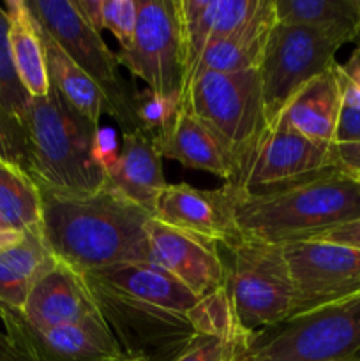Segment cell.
Instances as JSON below:
<instances>
[{"label":"cell","mask_w":360,"mask_h":361,"mask_svg":"<svg viewBox=\"0 0 360 361\" xmlns=\"http://www.w3.org/2000/svg\"><path fill=\"white\" fill-rule=\"evenodd\" d=\"M7 14L4 6H0V118L13 140L18 150V157H23V122L25 113L30 104V95L21 85L14 69L13 56L7 39Z\"/></svg>","instance_id":"83f0119b"},{"label":"cell","mask_w":360,"mask_h":361,"mask_svg":"<svg viewBox=\"0 0 360 361\" xmlns=\"http://www.w3.org/2000/svg\"><path fill=\"white\" fill-rule=\"evenodd\" d=\"M99 123L74 109L55 88L30 99L20 168L41 192L87 196L106 187Z\"/></svg>","instance_id":"7a4b0ae2"},{"label":"cell","mask_w":360,"mask_h":361,"mask_svg":"<svg viewBox=\"0 0 360 361\" xmlns=\"http://www.w3.org/2000/svg\"><path fill=\"white\" fill-rule=\"evenodd\" d=\"M247 353L258 361H334L360 355V295L260 331Z\"/></svg>","instance_id":"52a82bcc"},{"label":"cell","mask_w":360,"mask_h":361,"mask_svg":"<svg viewBox=\"0 0 360 361\" xmlns=\"http://www.w3.org/2000/svg\"><path fill=\"white\" fill-rule=\"evenodd\" d=\"M85 277L138 302L164 310L191 314V310L201 302L200 296L194 295L187 286L154 261L116 264L85 274Z\"/></svg>","instance_id":"ffe728a7"},{"label":"cell","mask_w":360,"mask_h":361,"mask_svg":"<svg viewBox=\"0 0 360 361\" xmlns=\"http://www.w3.org/2000/svg\"><path fill=\"white\" fill-rule=\"evenodd\" d=\"M6 335L18 355L39 361H116L124 358L119 342L101 314L55 328L30 326L20 312L0 309Z\"/></svg>","instance_id":"7c38bea8"},{"label":"cell","mask_w":360,"mask_h":361,"mask_svg":"<svg viewBox=\"0 0 360 361\" xmlns=\"http://www.w3.org/2000/svg\"><path fill=\"white\" fill-rule=\"evenodd\" d=\"M360 219V180L337 169L289 189L247 194L236 187L240 240L289 245Z\"/></svg>","instance_id":"3957f363"},{"label":"cell","mask_w":360,"mask_h":361,"mask_svg":"<svg viewBox=\"0 0 360 361\" xmlns=\"http://www.w3.org/2000/svg\"><path fill=\"white\" fill-rule=\"evenodd\" d=\"M97 312L83 275L56 261L30 289L20 314L30 326L44 330L76 323Z\"/></svg>","instance_id":"ac0fdd59"},{"label":"cell","mask_w":360,"mask_h":361,"mask_svg":"<svg viewBox=\"0 0 360 361\" xmlns=\"http://www.w3.org/2000/svg\"><path fill=\"white\" fill-rule=\"evenodd\" d=\"M25 235L27 233L14 231V229H0V254L18 245L25 238Z\"/></svg>","instance_id":"d590c367"},{"label":"cell","mask_w":360,"mask_h":361,"mask_svg":"<svg viewBox=\"0 0 360 361\" xmlns=\"http://www.w3.org/2000/svg\"><path fill=\"white\" fill-rule=\"evenodd\" d=\"M148 243L154 263L179 279L200 298L224 286L221 247L173 229L154 217L148 222Z\"/></svg>","instance_id":"9a60e30c"},{"label":"cell","mask_w":360,"mask_h":361,"mask_svg":"<svg viewBox=\"0 0 360 361\" xmlns=\"http://www.w3.org/2000/svg\"><path fill=\"white\" fill-rule=\"evenodd\" d=\"M356 11H359V23H360V0H355ZM359 39H360V30H359Z\"/></svg>","instance_id":"60d3db41"},{"label":"cell","mask_w":360,"mask_h":361,"mask_svg":"<svg viewBox=\"0 0 360 361\" xmlns=\"http://www.w3.org/2000/svg\"><path fill=\"white\" fill-rule=\"evenodd\" d=\"M247 344L219 337H198L173 361H233Z\"/></svg>","instance_id":"f546056e"},{"label":"cell","mask_w":360,"mask_h":361,"mask_svg":"<svg viewBox=\"0 0 360 361\" xmlns=\"http://www.w3.org/2000/svg\"><path fill=\"white\" fill-rule=\"evenodd\" d=\"M342 106L360 108V46L352 53L348 62L335 66Z\"/></svg>","instance_id":"4dcf8cb0"},{"label":"cell","mask_w":360,"mask_h":361,"mask_svg":"<svg viewBox=\"0 0 360 361\" xmlns=\"http://www.w3.org/2000/svg\"><path fill=\"white\" fill-rule=\"evenodd\" d=\"M4 361H39V360H34V358H28V356H23V355H18L16 351H13V355L9 356L7 360Z\"/></svg>","instance_id":"f35d334b"},{"label":"cell","mask_w":360,"mask_h":361,"mask_svg":"<svg viewBox=\"0 0 360 361\" xmlns=\"http://www.w3.org/2000/svg\"><path fill=\"white\" fill-rule=\"evenodd\" d=\"M116 361H140V360H133V358H126V356H124V358H120V360H116Z\"/></svg>","instance_id":"b9f144b4"},{"label":"cell","mask_w":360,"mask_h":361,"mask_svg":"<svg viewBox=\"0 0 360 361\" xmlns=\"http://www.w3.org/2000/svg\"><path fill=\"white\" fill-rule=\"evenodd\" d=\"M236 187L196 189L189 183H168L152 217L173 229L215 243L221 249L239 242L235 224Z\"/></svg>","instance_id":"5bb4252c"},{"label":"cell","mask_w":360,"mask_h":361,"mask_svg":"<svg viewBox=\"0 0 360 361\" xmlns=\"http://www.w3.org/2000/svg\"><path fill=\"white\" fill-rule=\"evenodd\" d=\"M330 155L332 166L337 171L360 180V143H334Z\"/></svg>","instance_id":"1f68e13d"},{"label":"cell","mask_w":360,"mask_h":361,"mask_svg":"<svg viewBox=\"0 0 360 361\" xmlns=\"http://www.w3.org/2000/svg\"><path fill=\"white\" fill-rule=\"evenodd\" d=\"M330 147L275 123L265 134L239 189L247 194H268L309 182L334 169Z\"/></svg>","instance_id":"4fadbf2b"},{"label":"cell","mask_w":360,"mask_h":361,"mask_svg":"<svg viewBox=\"0 0 360 361\" xmlns=\"http://www.w3.org/2000/svg\"><path fill=\"white\" fill-rule=\"evenodd\" d=\"M335 66L300 88L282 109L275 123H281L293 133L316 143L334 145L342 109L341 87Z\"/></svg>","instance_id":"44dd1931"},{"label":"cell","mask_w":360,"mask_h":361,"mask_svg":"<svg viewBox=\"0 0 360 361\" xmlns=\"http://www.w3.org/2000/svg\"><path fill=\"white\" fill-rule=\"evenodd\" d=\"M334 361H360V355H359V356H352V358H344V360H334Z\"/></svg>","instance_id":"ab89813d"},{"label":"cell","mask_w":360,"mask_h":361,"mask_svg":"<svg viewBox=\"0 0 360 361\" xmlns=\"http://www.w3.org/2000/svg\"><path fill=\"white\" fill-rule=\"evenodd\" d=\"M41 236L56 261L81 275L126 263L154 261L152 215L106 183L87 196L41 192Z\"/></svg>","instance_id":"6da1fadb"},{"label":"cell","mask_w":360,"mask_h":361,"mask_svg":"<svg viewBox=\"0 0 360 361\" xmlns=\"http://www.w3.org/2000/svg\"><path fill=\"white\" fill-rule=\"evenodd\" d=\"M275 23L335 32L349 41L359 39L355 0H274Z\"/></svg>","instance_id":"484cf974"},{"label":"cell","mask_w":360,"mask_h":361,"mask_svg":"<svg viewBox=\"0 0 360 361\" xmlns=\"http://www.w3.org/2000/svg\"><path fill=\"white\" fill-rule=\"evenodd\" d=\"M27 6L35 21L101 88L108 99L109 116L122 127V133L141 129L134 111L136 90L120 76L116 53L106 46L101 32L81 18L74 0H27Z\"/></svg>","instance_id":"8992f818"},{"label":"cell","mask_w":360,"mask_h":361,"mask_svg":"<svg viewBox=\"0 0 360 361\" xmlns=\"http://www.w3.org/2000/svg\"><path fill=\"white\" fill-rule=\"evenodd\" d=\"M334 143H360V108L342 106Z\"/></svg>","instance_id":"836d02e7"},{"label":"cell","mask_w":360,"mask_h":361,"mask_svg":"<svg viewBox=\"0 0 360 361\" xmlns=\"http://www.w3.org/2000/svg\"><path fill=\"white\" fill-rule=\"evenodd\" d=\"M138 20L136 0H104L102 2V30H109L120 49L133 41Z\"/></svg>","instance_id":"f1b7e54d"},{"label":"cell","mask_w":360,"mask_h":361,"mask_svg":"<svg viewBox=\"0 0 360 361\" xmlns=\"http://www.w3.org/2000/svg\"><path fill=\"white\" fill-rule=\"evenodd\" d=\"M136 4L133 41L116 53L119 63L155 95L180 102L186 69L175 0H136Z\"/></svg>","instance_id":"30bf717a"},{"label":"cell","mask_w":360,"mask_h":361,"mask_svg":"<svg viewBox=\"0 0 360 361\" xmlns=\"http://www.w3.org/2000/svg\"><path fill=\"white\" fill-rule=\"evenodd\" d=\"M233 361H258V360L253 358V356H251L249 353H247V349H242V351H240L239 355H236V358L233 360Z\"/></svg>","instance_id":"74e56055"},{"label":"cell","mask_w":360,"mask_h":361,"mask_svg":"<svg viewBox=\"0 0 360 361\" xmlns=\"http://www.w3.org/2000/svg\"><path fill=\"white\" fill-rule=\"evenodd\" d=\"M55 263L41 233H27L18 245L0 254V309L21 312L30 289Z\"/></svg>","instance_id":"cb8c5ba5"},{"label":"cell","mask_w":360,"mask_h":361,"mask_svg":"<svg viewBox=\"0 0 360 361\" xmlns=\"http://www.w3.org/2000/svg\"><path fill=\"white\" fill-rule=\"evenodd\" d=\"M39 32H41L42 44H44L49 85L81 115L99 123L104 113L109 115V104L106 95L74 63V60L60 48L59 42L41 25H39Z\"/></svg>","instance_id":"d4e9b609"},{"label":"cell","mask_w":360,"mask_h":361,"mask_svg":"<svg viewBox=\"0 0 360 361\" xmlns=\"http://www.w3.org/2000/svg\"><path fill=\"white\" fill-rule=\"evenodd\" d=\"M13 355V348H11L9 337L6 335V331L0 330V361L7 360Z\"/></svg>","instance_id":"8d00e7d4"},{"label":"cell","mask_w":360,"mask_h":361,"mask_svg":"<svg viewBox=\"0 0 360 361\" xmlns=\"http://www.w3.org/2000/svg\"><path fill=\"white\" fill-rule=\"evenodd\" d=\"M4 9L9 23L7 39L18 78L32 99L44 97L52 85L37 21L32 16L27 0H7Z\"/></svg>","instance_id":"603a6c76"},{"label":"cell","mask_w":360,"mask_h":361,"mask_svg":"<svg viewBox=\"0 0 360 361\" xmlns=\"http://www.w3.org/2000/svg\"><path fill=\"white\" fill-rule=\"evenodd\" d=\"M224 250V291L240 334L253 338L288 321L295 293L282 245L239 240Z\"/></svg>","instance_id":"5b68a950"},{"label":"cell","mask_w":360,"mask_h":361,"mask_svg":"<svg viewBox=\"0 0 360 361\" xmlns=\"http://www.w3.org/2000/svg\"><path fill=\"white\" fill-rule=\"evenodd\" d=\"M0 219L7 229L41 233V190L20 166L4 159H0Z\"/></svg>","instance_id":"4316f807"},{"label":"cell","mask_w":360,"mask_h":361,"mask_svg":"<svg viewBox=\"0 0 360 361\" xmlns=\"http://www.w3.org/2000/svg\"><path fill=\"white\" fill-rule=\"evenodd\" d=\"M106 180L126 200L154 215L159 196L168 187L154 134L141 129L122 133L119 152L106 164Z\"/></svg>","instance_id":"e0dca14e"},{"label":"cell","mask_w":360,"mask_h":361,"mask_svg":"<svg viewBox=\"0 0 360 361\" xmlns=\"http://www.w3.org/2000/svg\"><path fill=\"white\" fill-rule=\"evenodd\" d=\"M85 281L99 314L126 358L173 361L198 337H203L198 334L191 314L159 309L113 291L88 277H85Z\"/></svg>","instance_id":"ba28073f"},{"label":"cell","mask_w":360,"mask_h":361,"mask_svg":"<svg viewBox=\"0 0 360 361\" xmlns=\"http://www.w3.org/2000/svg\"><path fill=\"white\" fill-rule=\"evenodd\" d=\"M0 229H7L6 226H4V222H2V219H0Z\"/></svg>","instance_id":"7bdbcfd3"},{"label":"cell","mask_w":360,"mask_h":361,"mask_svg":"<svg viewBox=\"0 0 360 361\" xmlns=\"http://www.w3.org/2000/svg\"><path fill=\"white\" fill-rule=\"evenodd\" d=\"M311 240H318V242H327L335 243V245H344L349 249L360 250V219L356 221L348 222V224L337 226L328 231L321 233V235L314 236Z\"/></svg>","instance_id":"d6a6232c"},{"label":"cell","mask_w":360,"mask_h":361,"mask_svg":"<svg viewBox=\"0 0 360 361\" xmlns=\"http://www.w3.org/2000/svg\"><path fill=\"white\" fill-rule=\"evenodd\" d=\"M346 42L352 41L335 32L274 25L258 69L268 126H275L300 88L337 63L335 53Z\"/></svg>","instance_id":"9c48e42d"},{"label":"cell","mask_w":360,"mask_h":361,"mask_svg":"<svg viewBox=\"0 0 360 361\" xmlns=\"http://www.w3.org/2000/svg\"><path fill=\"white\" fill-rule=\"evenodd\" d=\"M102 2L104 0H74L81 18L97 32L102 30Z\"/></svg>","instance_id":"e575fe53"},{"label":"cell","mask_w":360,"mask_h":361,"mask_svg":"<svg viewBox=\"0 0 360 361\" xmlns=\"http://www.w3.org/2000/svg\"><path fill=\"white\" fill-rule=\"evenodd\" d=\"M265 0H175L184 46V87L201 53L212 42L235 34L261 11Z\"/></svg>","instance_id":"2e32d148"},{"label":"cell","mask_w":360,"mask_h":361,"mask_svg":"<svg viewBox=\"0 0 360 361\" xmlns=\"http://www.w3.org/2000/svg\"><path fill=\"white\" fill-rule=\"evenodd\" d=\"M179 104L189 109L221 141L235 168V182L229 185H242L254 154L270 129L260 73L200 74L184 88Z\"/></svg>","instance_id":"277c9868"},{"label":"cell","mask_w":360,"mask_h":361,"mask_svg":"<svg viewBox=\"0 0 360 361\" xmlns=\"http://www.w3.org/2000/svg\"><path fill=\"white\" fill-rule=\"evenodd\" d=\"M154 137L162 157L210 173L226 183L235 182V168L221 141L184 106L179 104L172 120Z\"/></svg>","instance_id":"d6986e66"},{"label":"cell","mask_w":360,"mask_h":361,"mask_svg":"<svg viewBox=\"0 0 360 361\" xmlns=\"http://www.w3.org/2000/svg\"><path fill=\"white\" fill-rule=\"evenodd\" d=\"M282 250L295 293L292 317L360 295V250L318 240L289 243Z\"/></svg>","instance_id":"8fae6325"},{"label":"cell","mask_w":360,"mask_h":361,"mask_svg":"<svg viewBox=\"0 0 360 361\" xmlns=\"http://www.w3.org/2000/svg\"><path fill=\"white\" fill-rule=\"evenodd\" d=\"M274 25V0H265L260 13L249 23L244 25L235 34L212 42L201 53L186 87L194 78L205 73H242V71L260 69Z\"/></svg>","instance_id":"7402d4cb"}]
</instances>
